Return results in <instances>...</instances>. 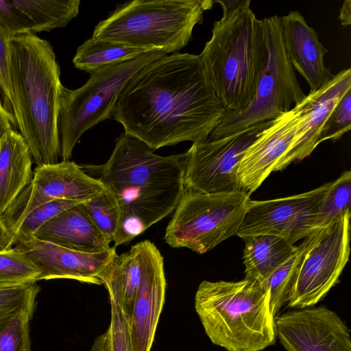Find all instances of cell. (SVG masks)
<instances>
[{"mask_svg": "<svg viewBox=\"0 0 351 351\" xmlns=\"http://www.w3.org/2000/svg\"><path fill=\"white\" fill-rule=\"evenodd\" d=\"M39 290L36 282L0 284V326L36 301Z\"/></svg>", "mask_w": 351, "mask_h": 351, "instance_id": "32", "label": "cell"}, {"mask_svg": "<svg viewBox=\"0 0 351 351\" xmlns=\"http://www.w3.org/2000/svg\"><path fill=\"white\" fill-rule=\"evenodd\" d=\"M351 212L306 237L307 245L287 302L304 308L321 300L339 281L348 261Z\"/></svg>", "mask_w": 351, "mask_h": 351, "instance_id": "10", "label": "cell"}, {"mask_svg": "<svg viewBox=\"0 0 351 351\" xmlns=\"http://www.w3.org/2000/svg\"><path fill=\"white\" fill-rule=\"evenodd\" d=\"M330 185L326 183L308 192L269 200H251L237 235L243 237L271 234L294 245L315 231L322 199Z\"/></svg>", "mask_w": 351, "mask_h": 351, "instance_id": "12", "label": "cell"}, {"mask_svg": "<svg viewBox=\"0 0 351 351\" xmlns=\"http://www.w3.org/2000/svg\"><path fill=\"white\" fill-rule=\"evenodd\" d=\"M226 110L199 55L173 53L137 72L121 92L112 117L153 151L206 141Z\"/></svg>", "mask_w": 351, "mask_h": 351, "instance_id": "1", "label": "cell"}, {"mask_svg": "<svg viewBox=\"0 0 351 351\" xmlns=\"http://www.w3.org/2000/svg\"><path fill=\"white\" fill-rule=\"evenodd\" d=\"M0 284H1V283H0ZM5 284H6V283H5Z\"/></svg>", "mask_w": 351, "mask_h": 351, "instance_id": "39", "label": "cell"}, {"mask_svg": "<svg viewBox=\"0 0 351 351\" xmlns=\"http://www.w3.org/2000/svg\"><path fill=\"white\" fill-rule=\"evenodd\" d=\"M83 204L97 228L110 242L114 241L121 219L120 204L115 195L105 186Z\"/></svg>", "mask_w": 351, "mask_h": 351, "instance_id": "27", "label": "cell"}, {"mask_svg": "<svg viewBox=\"0 0 351 351\" xmlns=\"http://www.w3.org/2000/svg\"><path fill=\"white\" fill-rule=\"evenodd\" d=\"M36 303L31 302L0 326V351H32L29 322Z\"/></svg>", "mask_w": 351, "mask_h": 351, "instance_id": "29", "label": "cell"}, {"mask_svg": "<svg viewBox=\"0 0 351 351\" xmlns=\"http://www.w3.org/2000/svg\"><path fill=\"white\" fill-rule=\"evenodd\" d=\"M40 270L14 247L0 252V283H30L38 281Z\"/></svg>", "mask_w": 351, "mask_h": 351, "instance_id": "31", "label": "cell"}, {"mask_svg": "<svg viewBox=\"0 0 351 351\" xmlns=\"http://www.w3.org/2000/svg\"><path fill=\"white\" fill-rule=\"evenodd\" d=\"M145 143L122 133L106 163L84 166L117 197L121 210L114 247L125 244L170 215L184 191L187 154H156Z\"/></svg>", "mask_w": 351, "mask_h": 351, "instance_id": "2", "label": "cell"}, {"mask_svg": "<svg viewBox=\"0 0 351 351\" xmlns=\"http://www.w3.org/2000/svg\"><path fill=\"white\" fill-rule=\"evenodd\" d=\"M250 3L240 0L234 9L223 13L199 55L216 95L229 112L250 104L268 57L263 22Z\"/></svg>", "mask_w": 351, "mask_h": 351, "instance_id": "4", "label": "cell"}, {"mask_svg": "<svg viewBox=\"0 0 351 351\" xmlns=\"http://www.w3.org/2000/svg\"><path fill=\"white\" fill-rule=\"evenodd\" d=\"M274 324L287 351H351L348 328L326 306L289 311L275 318Z\"/></svg>", "mask_w": 351, "mask_h": 351, "instance_id": "14", "label": "cell"}, {"mask_svg": "<svg viewBox=\"0 0 351 351\" xmlns=\"http://www.w3.org/2000/svg\"><path fill=\"white\" fill-rule=\"evenodd\" d=\"M296 126L291 109L273 119L248 147L238 168L242 192L250 196L274 171L293 142Z\"/></svg>", "mask_w": 351, "mask_h": 351, "instance_id": "17", "label": "cell"}, {"mask_svg": "<svg viewBox=\"0 0 351 351\" xmlns=\"http://www.w3.org/2000/svg\"><path fill=\"white\" fill-rule=\"evenodd\" d=\"M250 199L241 191L203 193L185 189L163 239L171 247L204 254L237 234Z\"/></svg>", "mask_w": 351, "mask_h": 351, "instance_id": "8", "label": "cell"}, {"mask_svg": "<svg viewBox=\"0 0 351 351\" xmlns=\"http://www.w3.org/2000/svg\"><path fill=\"white\" fill-rule=\"evenodd\" d=\"M16 125L14 116L5 108L0 99V136L12 130Z\"/></svg>", "mask_w": 351, "mask_h": 351, "instance_id": "37", "label": "cell"}, {"mask_svg": "<svg viewBox=\"0 0 351 351\" xmlns=\"http://www.w3.org/2000/svg\"><path fill=\"white\" fill-rule=\"evenodd\" d=\"M351 91V69L342 70L318 90L309 93L292 109L297 117L293 142L276 166L282 170L308 156L319 145L322 132L341 99Z\"/></svg>", "mask_w": 351, "mask_h": 351, "instance_id": "15", "label": "cell"}, {"mask_svg": "<svg viewBox=\"0 0 351 351\" xmlns=\"http://www.w3.org/2000/svg\"><path fill=\"white\" fill-rule=\"evenodd\" d=\"M79 0H0V25L10 37L63 28L79 13Z\"/></svg>", "mask_w": 351, "mask_h": 351, "instance_id": "20", "label": "cell"}, {"mask_svg": "<svg viewBox=\"0 0 351 351\" xmlns=\"http://www.w3.org/2000/svg\"><path fill=\"white\" fill-rule=\"evenodd\" d=\"M110 302L109 326L96 338L90 351H134L128 320L112 300Z\"/></svg>", "mask_w": 351, "mask_h": 351, "instance_id": "30", "label": "cell"}, {"mask_svg": "<svg viewBox=\"0 0 351 351\" xmlns=\"http://www.w3.org/2000/svg\"><path fill=\"white\" fill-rule=\"evenodd\" d=\"M195 308L210 341L228 351H261L276 342L267 284L203 280Z\"/></svg>", "mask_w": 351, "mask_h": 351, "instance_id": "5", "label": "cell"}, {"mask_svg": "<svg viewBox=\"0 0 351 351\" xmlns=\"http://www.w3.org/2000/svg\"><path fill=\"white\" fill-rule=\"evenodd\" d=\"M339 19L343 27L350 26L351 24V1L346 0L341 9Z\"/></svg>", "mask_w": 351, "mask_h": 351, "instance_id": "38", "label": "cell"}, {"mask_svg": "<svg viewBox=\"0 0 351 351\" xmlns=\"http://www.w3.org/2000/svg\"><path fill=\"white\" fill-rule=\"evenodd\" d=\"M22 252L40 270L38 280L71 279L101 285L98 276L112 261L116 247L98 253L66 248L34 237L18 240L14 246Z\"/></svg>", "mask_w": 351, "mask_h": 351, "instance_id": "16", "label": "cell"}, {"mask_svg": "<svg viewBox=\"0 0 351 351\" xmlns=\"http://www.w3.org/2000/svg\"><path fill=\"white\" fill-rule=\"evenodd\" d=\"M104 187L70 160L36 166L30 184L0 217L13 234L20 222L38 207L58 199L84 202Z\"/></svg>", "mask_w": 351, "mask_h": 351, "instance_id": "13", "label": "cell"}, {"mask_svg": "<svg viewBox=\"0 0 351 351\" xmlns=\"http://www.w3.org/2000/svg\"><path fill=\"white\" fill-rule=\"evenodd\" d=\"M164 259L150 241L129 322L134 351H150L165 302Z\"/></svg>", "mask_w": 351, "mask_h": 351, "instance_id": "18", "label": "cell"}, {"mask_svg": "<svg viewBox=\"0 0 351 351\" xmlns=\"http://www.w3.org/2000/svg\"><path fill=\"white\" fill-rule=\"evenodd\" d=\"M351 172L346 171L326 190L319 206L315 230L326 226L350 212Z\"/></svg>", "mask_w": 351, "mask_h": 351, "instance_id": "26", "label": "cell"}, {"mask_svg": "<svg viewBox=\"0 0 351 351\" xmlns=\"http://www.w3.org/2000/svg\"><path fill=\"white\" fill-rule=\"evenodd\" d=\"M167 55L155 50L138 58L101 67L81 87L60 88L57 129L61 161L70 160L82 135L112 117L118 97L128 82L142 68Z\"/></svg>", "mask_w": 351, "mask_h": 351, "instance_id": "7", "label": "cell"}, {"mask_svg": "<svg viewBox=\"0 0 351 351\" xmlns=\"http://www.w3.org/2000/svg\"><path fill=\"white\" fill-rule=\"evenodd\" d=\"M262 20L268 57L255 95L250 104L242 111L227 112L208 139L219 138L271 121L291 110L306 97L285 51L280 16L275 15Z\"/></svg>", "mask_w": 351, "mask_h": 351, "instance_id": "9", "label": "cell"}, {"mask_svg": "<svg viewBox=\"0 0 351 351\" xmlns=\"http://www.w3.org/2000/svg\"><path fill=\"white\" fill-rule=\"evenodd\" d=\"M150 241L132 245L130 250L118 255L99 274L98 278L112 300L121 309L128 322L141 282Z\"/></svg>", "mask_w": 351, "mask_h": 351, "instance_id": "22", "label": "cell"}, {"mask_svg": "<svg viewBox=\"0 0 351 351\" xmlns=\"http://www.w3.org/2000/svg\"><path fill=\"white\" fill-rule=\"evenodd\" d=\"M14 245V237L0 217V252L12 249Z\"/></svg>", "mask_w": 351, "mask_h": 351, "instance_id": "36", "label": "cell"}, {"mask_svg": "<svg viewBox=\"0 0 351 351\" xmlns=\"http://www.w3.org/2000/svg\"><path fill=\"white\" fill-rule=\"evenodd\" d=\"M12 114L36 166L60 157L57 117L60 69L51 44L35 34L10 38Z\"/></svg>", "mask_w": 351, "mask_h": 351, "instance_id": "3", "label": "cell"}, {"mask_svg": "<svg viewBox=\"0 0 351 351\" xmlns=\"http://www.w3.org/2000/svg\"><path fill=\"white\" fill-rule=\"evenodd\" d=\"M210 0H134L118 5L95 27L92 37L166 54L191 40Z\"/></svg>", "mask_w": 351, "mask_h": 351, "instance_id": "6", "label": "cell"}, {"mask_svg": "<svg viewBox=\"0 0 351 351\" xmlns=\"http://www.w3.org/2000/svg\"><path fill=\"white\" fill-rule=\"evenodd\" d=\"M243 239L245 278L256 279L264 284L297 250V246L275 235H252Z\"/></svg>", "mask_w": 351, "mask_h": 351, "instance_id": "24", "label": "cell"}, {"mask_svg": "<svg viewBox=\"0 0 351 351\" xmlns=\"http://www.w3.org/2000/svg\"><path fill=\"white\" fill-rule=\"evenodd\" d=\"M83 203L57 215L40 227L33 237L83 252L98 253L107 250L111 242L95 225Z\"/></svg>", "mask_w": 351, "mask_h": 351, "instance_id": "21", "label": "cell"}, {"mask_svg": "<svg viewBox=\"0 0 351 351\" xmlns=\"http://www.w3.org/2000/svg\"><path fill=\"white\" fill-rule=\"evenodd\" d=\"M32 163L20 132L12 129L0 136V217L30 184Z\"/></svg>", "mask_w": 351, "mask_h": 351, "instance_id": "23", "label": "cell"}, {"mask_svg": "<svg viewBox=\"0 0 351 351\" xmlns=\"http://www.w3.org/2000/svg\"><path fill=\"white\" fill-rule=\"evenodd\" d=\"M10 38L0 25V94L4 106L12 114L13 96L10 74Z\"/></svg>", "mask_w": 351, "mask_h": 351, "instance_id": "35", "label": "cell"}, {"mask_svg": "<svg viewBox=\"0 0 351 351\" xmlns=\"http://www.w3.org/2000/svg\"><path fill=\"white\" fill-rule=\"evenodd\" d=\"M351 128V91L337 104L328 119L319 138V144L326 140L336 141Z\"/></svg>", "mask_w": 351, "mask_h": 351, "instance_id": "34", "label": "cell"}, {"mask_svg": "<svg viewBox=\"0 0 351 351\" xmlns=\"http://www.w3.org/2000/svg\"><path fill=\"white\" fill-rule=\"evenodd\" d=\"M307 245L306 237L297 246L294 254L277 269L267 280L269 307L274 318L285 303L289 300L300 262Z\"/></svg>", "mask_w": 351, "mask_h": 351, "instance_id": "28", "label": "cell"}, {"mask_svg": "<svg viewBox=\"0 0 351 351\" xmlns=\"http://www.w3.org/2000/svg\"><path fill=\"white\" fill-rule=\"evenodd\" d=\"M149 51L91 37L77 48L73 63L77 69L90 74L101 67L129 61Z\"/></svg>", "mask_w": 351, "mask_h": 351, "instance_id": "25", "label": "cell"}, {"mask_svg": "<svg viewBox=\"0 0 351 351\" xmlns=\"http://www.w3.org/2000/svg\"><path fill=\"white\" fill-rule=\"evenodd\" d=\"M80 203L83 202L58 199L38 207L17 226L13 233L15 243L18 240L33 237L34 233L48 221L62 211Z\"/></svg>", "mask_w": 351, "mask_h": 351, "instance_id": "33", "label": "cell"}, {"mask_svg": "<svg viewBox=\"0 0 351 351\" xmlns=\"http://www.w3.org/2000/svg\"><path fill=\"white\" fill-rule=\"evenodd\" d=\"M280 20L284 46L289 62L305 79L310 93L318 90L334 76L324 64L328 50L299 12L291 11L281 16Z\"/></svg>", "mask_w": 351, "mask_h": 351, "instance_id": "19", "label": "cell"}, {"mask_svg": "<svg viewBox=\"0 0 351 351\" xmlns=\"http://www.w3.org/2000/svg\"><path fill=\"white\" fill-rule=\"evenodd\" d=\"M271 121L193 143L186 151L185 189L203 193L241 191L237 176L240 161L245 150Z\"/></svg>", "mask_w": 351, "mask_h": 351, "instance_id": "11", "label": "cell"}]
</instances>
